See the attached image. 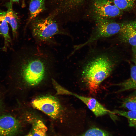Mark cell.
<instances>
[{
  "instance_id": "7c38bea8",
  "label": "cell",
  "mask_w": 136,
  "mask_h": 136,
  "mask_svg": "<svg viewBox=\"0 0 136 136\" xmlns=\"http://www.w3.org/2000/svg\"><path fill=\"white\" fill-rule=\"evenodd\" d=\"M6 12L0 10V33L4 39V50H6L11 42L9 34V28L7 22L5 18Z\"/></svg>"
},
{
  "instance_id": "5b68a950",
  "label": "cell",
  "mask_w": 136,
  "mask_h": 136,
  "mask_svg": "<svg viewBox=\"0 0 136 136\" xmlns=\"http://www.w3.org/2000/svg\"><path fill=\"white\" fill-rule=\"evenodd\" d=\"M31 104L34 108L53 119L58 118L61 112V107L59 103L55 97L51 96L36 98L32 101Z\"/></svg>"
},
{
  "instance_id": "7402d4cb",
  "label": "cell",
  "mask_w": 136,
  "mask_h": 136,
  "mask_svg": "<svg viewBox=\"0 0 136 136\" xmlns=\"http://www.w3.org/2000/svg\"><path fill=\"white\" fill-rule=\"evenodd\" d=\"M2 108V103L1 100L0 99V111L1 110Z\"/></svg>"
},
{
  "instance_id": "ac0fdd59",
  "label": "cell",
  "mask_w": 136,
  "mask_h": 136,
  "mask_svg": "<svg viewBox=\"0 0 136 136\" xmlns=\"http://www.w3.org/2000/svg\"><path fill=\"white\" fill-rule=\"evenodd\" d=\"M78 136H110L104 131L98 128L94 127L87 130L84 133Z\"/></svg>"
},
{
  "instance_id": "7a4b0ae2",
  "label": "cell",
  "mask_w": 136,
  "mask_h": 136,
  "mask_svg": "<svg viewBox=\"0 0 136 136\" xmlns=\"http://www.w3.org/2000/svg\"><path fill=\"white\" fill-rule=\"evenodd\" d=\"M50 54L38 47L31 48L26 54L19 64L20 75L27 84L36 86L44 79L48 69L54 64Z\"/></svg>"
},
{
  "instance_id": "30bf717a",
  "label": "cell",
  "mask_w": 136,
  "mask_h": 136,
  "mask_svg": "<svg viewBox=\"0 0 136 136\" xmlns=\"http://www.w3.org/2000/svg\"><path fill=\"white\" fill-rule=\"evenodd\" d=\"M7 10L6 12L5 18L11 27L13 37H17L18 27V18L16 13L13 11L11 1L6 4Z\"/></svg>"
},
{
  "instance_id": "9c48e42d",
  "label": "cell",
  "mask_w": 136,
  "mask_h": 136,
  "mask_svg": "<svg viewBox=\"0 0 136 136\" xmlns=\"http://www.w3.org/2000/svg\"><path fill=\"white\" fill-rule=\"evenodd\" d=\"M118 33L122 42L131 46L133 50L136 49V21L123 23Z\"/></svg>"
},
{
  "instance_id": "6da1fadb",
  "label": "cell",
  "mask_w": 136,
  "mask_h": 136,
  "mask_svg": "<svg viewBox=\"0 0 136 136\" xmlns=\"http://www.w3.org/2000/svg\"><path fill=\"white\" fill-rule=\"evenodd\" d=\"M118 60L115 55L109 52L96 54L86 60L83 66L81 75L91 94L97 93L100 84L110 75Z\"/></svg>"
},
{
  "instance_id": "52a82bcc",
  "label": "cell",
  "mask_w": 136,
  "mask_h": 136,
  "mask_svg": "<svg viewBox=\"0 0 136 136\" xmlns=\"http://www.w3.org/2000/svg\"><path fill=\"white\" fill-rule=\"evenodd\" d=\"M20 121L9 115H0V136H14L20 130Z\"/></svg>"
},
{
  "instance_id": "8fae6325",
  "label": "cell",
  "mask_w": 136,
  "mask_h": 136,
  "mask_svg": "<svg viewBox=\"0 0 136 136\" xmlns=\"http://www.w3.org/2000/svg\"><path fill=\"white\" fill-rule=\"evenodd\" d=\"M120 86L121 88L117 92H123L136 88V64L132 65L130 69V78L124 81L115 85Z\"/></svg>"
},
{
  "instance_id": "d6986e66",
  "label": "cell",
  "mask_w": 136,
  "mask_h": 136,
  "mask_svg": "<svg viewBox=\"0 0 136 136\" xmlns=\"http://www.w3.org/2000/svg\"><path fill=\"white\" fill-rule=\"evenodd\" d=\"M133 51L135 54V60L136 63V49L133 50Z\"/></svg>"
},
{
  "instance_id": "ffe728a7",
  "label": "cell",
  "mask_w": 136,
  "mask_h": 136,
  "mask_svg": "<svg viewBox=\"0 0 136 136\" xmlns=\"http://www.w3.org/2000/svg\"><path fill=\"white\" fill-rule=\"evenodd\" d=\"M25 136H32L31 132H30L28 134Z\"/></svg>"
},
{
  "instance_id": "2e32d148",
  "label": "cell",
  "mask_w": 136,
  "mask_h": 136,
  "mask_svg": "<svg viewBox=\"0 0 136 136\" xmlns=\"http://www.w3.org/2000/svg\"><path fill=\"white\" fill-rule=\"evenodd\" d=\"M114 113L127 118L129 126L136 128V110L125 111L118 110L113 111Z\"/></svg>"
},
{
  "instance_id": "44dd1931",
  "label": "cell",
  "mask_w": 136,
  "mask_h": 136,
  "mask_svg": "<svg viewBox=\"0 0 136 136\" xmlns=\"http://www.w3.org/2000/svg\"><path fill=\"white\" fill-rule=\"evenodd\" d=\"M20 0H10L11 1H12L15 2H18Z\"/></svg>"
},
{
  "instance_id": "5bb4252c",
  "label": "cell",
  "mask_w": 136,
  "mask_h": 136,
  "mask_svg": "<svg viewBox=\"0 0 136 136\" xmlns=\"http://www.w3.org/2000/svg\"><path fill=\"white\" fill-rule=\"evenodd\" d=\"M48 128L44 122L40 119H37L32 124V136H47Z\"/></svg>"
},
{
  "instance_id": "3957f363",
  "label": "cell",
  "mask_w": 136,
  "mask_h": 136,
  "mask_svg": "<svg viewBox=\"0 0 136 136\" xmlns=\"http://www.w3.org/2000/svg\"><path fill=\"white\" fill-rule=\"evenodd\" d=\"M31 32L37 42L45 44L55 43L54 39L56 35H69L60 28L51 16L35 20L32 25Z\"/></svg>"
},
{
  "instance_id": "ba28073f",
  "label": "cell",
  "mask_w": 136,
  "mask_h": 136,
  "mask_svg": "<svg viewBox=\"0 0 136 136\" xmlns=\"http://www.w3.org/2000/svg\"><path fill=\"white\" fill-rule=\"evenodd\" d=\"M73 95L80 99L85 104L96 117L110 114L115 116L113 111L106 108L96 99L93 98L84 96L73 93Z\"/></svg>"
},
{
  "instance_id": "9a60e30c",
  "label": "cell",
  "mask_w": 136,
  "mask_h": 136,
  "mask_svg": "<svg viewBox=\"0 0 136 136\" xmlns=\"http://www.w3.org/2000/svg\"><path fill=\"white\" fill-rule=\"evenodd\" d=\"M121 107L128 110H136V89L123 99Z\"/></svg>"
},
{
  "instance_id": "e0dca14e",
  "label": "cell",
  "mask_w": 136,
  "mask_h": 136,
  "mask_svg": "<svg viewBox=\"0 0 136 136\" xmlns=\"http://www.w3.org/2000/svg\"><path fill=\"white\" fill-rule=\"evenodd\" d=\"M114 4L122 11L128 10L134 6L135 0H111Z\"/></svg>"
},
{
  "instance_id": "277c9868",
  "label": "cell",
  "mask_w": 136,
  "mask_h": 136,
  "mask_svg": "<svg viewBox=\"0 0 136 136\" xmlns=\"http://www.w3.org/2000/svg\"><path fill=\"white\" fill-rule=\"evenodd\" d=\"M95 19V27L89 39L85 43L75 46L71 55L73 54L75 51L83 46L98 40L118 33L123 23H117L109 19Z\"/></svg>"
},
{
  "instance_id": "8992f818",
  "label": "cell",
  "mask_w": 136,
  "mask_h": 136,
  "mask_svg": "<svg viewBox=\"0 0 136 136\" xmlns=\"http://www.w3.org/2000/svg\"><path fill=\"white\" fill-rule=\"evenodd\" d=\"M92 7L95 19L116 17L121 15L122 11L111 0H93Z\"/></svg>"
},
{
  "instance_id": "4fadbf2b",
  "label": "cell",
  "mask_w": 136,
  "mask_h": 136,
  "mask_svg": "<svg viewBox=\"0 0 136 136\" xmlns=\"http://www.w3.org/2000/svg\"><path fill=\"white\" fill-rule=\"evenodd\" d=\"M44 0H30L29 10L30 17L29 21L35 18L45 9Z\"/></svg>"
}]
</instances>
